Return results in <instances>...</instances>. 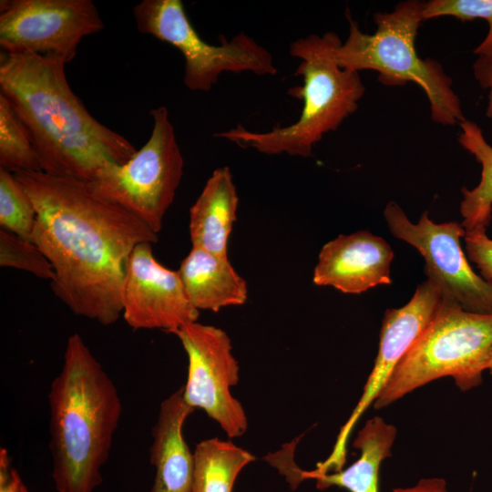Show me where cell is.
Wrapping results in <instances>:
<instances>
[{
	"instance_id": "4fadbf2b",
	"label": "cell",
	"mask_w": 492,
	"mask_h": 492,
	"mask_svg": "<svg viewBox=\"0 0 492 492\" xmlns=\"http://www.w3.org/2000/svg\"><path fill=\"white\" fill-rule=\"evenodd\" d=\"M122 316L132 329H161L174 333L197 322L178 272L160 264L152 243L136 246L128 259L122 286Z\"/></svg>"
},
{
	"instance_id": "8992f818",
	"label": "cell",
	"mask_w": 492,
	"mask_h": 492,
	"mask_svg": "<svg viewBox=\"0 0 492 492\" xmlns=\"http://www.w3.org/2000/svg\"><path fill=\"white\" fill-rule=\"evenodd\" d=\"M492 349V313L464 310L442 295L425 329L402 358L374 402L381 409L418 387L446 376L461 391L482 383Z\"/></svg>"
},
{
	"instance_id": "cb8c5ba5",
	"label": "cell",
	"mask_w": 492,
	"mask_h": 492,
	"mask_svg": "<svg viewBox=\"0 0 492 492\" xmlns=\"http://www.w3.org/2000/svg\"><path fill=\"white\" fill-rule=\"evenodd\" d=\"M422 15L424 20L444 15L461 21L486 20L489 26L488 32L474 53L479 56L492 51V0H430L424 3Z\"/></svg>"
},
{
	"instance_id": "9a60e30c",
	"label": "cell",
	"mask_w": 492,
	"mask_h": 492,
	"mask_svg": "<svg viewBox=\"0 0 492 492\" xmlns=\"http://www.w3.org/2000/svg\"><path fill=\"white\" fill-rule=\"evenodd\" d=\"M395 436L396 428L382 417L366 421L354 442V446L361 452L360 457L338 472L314 474L302 470L293 462L289 449L272 454L266 460L286 477L292 488L304 479H314L319 489L335 486L349 492H379L380 466L391 456Z\"/></svg>"
},
{
	"instance_id": "5b68a950",
	"label": "cell",
	"mask_w": 492,
	"mask_h": 492,
	"mask_svg": "<svg viewBox=\"0 0 492 492\" xmlns=\"http://www.w3.org/2000/svg\"><path fill=\"white\" fill-rule=\"evenodd\" d=\"M424 3L406 0L398 3L391 12H376V30L371 35L362 32L347 11L349 33L337 47L335 59L346 70L376 71L378 81L384 86L417 84L428 98L434 122L445 126L460 124L466 118L452 87V78L438 61L423 59L416 52L415 39L424 21Z\"/></svg>"
},
{
	"instance_id": "3957f363",
	"label": "cell",
	"mask_w": 492,
	"mask_h": 492,
	"mask_svg": "<svg viewBox=\"0 0 492 492\" xmlns=\"http://www.w3.org/2000/svg\"><path fill=\"white\" fill-rule=\"evenodd\" d=\"M52 477L58 492H94L118 426L117 387L82 337L71 334L48 393Z\"/></svg>"
},
{
	"instance_id": "83f0119b",
	"label": "cell",
	"mask_w": 492,
	"mask_h": 492,
	"mask_svg": "<svg viewBox=\"0 0 492 492\" xmlns=\"http://www.w3.org/2000/svg\"><path fill=\"white\" fill-rule=\"evenodd\" d=\"M393 492H447L446 480L439 477L422 478L411 487H395Z\"/></svg>"
},
{
	"instance_id": "7c38bea8",
	"label": "cell",
	"mask_w": 492,
	"mask_h": 492,
	"mask_svg": "<svg viewBox=\"0 0 492 492\" xmlns=\"http://www.w3.org/2000/svg\"><path fill=\"white\" fill-rule=\"evenodd\" d=\"M442 292L431 281L421 282L411 300L400 308L384 312L374 367L358 404L342 426L330 456L317 464L316 474L338 472L346 462L348 438L361 415L388 383L396 366L436 313Z\"/></svg>"
},
{
	"instance_id": "484cf974",
	"label": "cell",
	"mask_w": 492,
	"mask_h": 492,
	"mask_svg": "<svg viewBox=\"0 0 492 492\" xmlns=\"http://www.w3.org/2000/svg\"><path fill=\"white\" fill-rule=\"evenodd\" d=\"M0 492H28L5 448L0 449Z\"/></svg>"
},
{
	"instance_id": "4316f807",
	"label": "cell",
	"mask_w": 492,
	"mask_h": 492,
	"mask_svg": "<svg viewBox=\"0 0 492 492\" xmlns=\"http://www.w3.org/2000/svg\"><path fill=\"white\" fill-rule=\"evenodd\" d=\"M473 73L479 85L488 89V102L486 114L492 124V51L479 55L473 63Z\"/></svg>"
},
{
	"instance_id": "277c9868",
	"label": "cell",
	"mask_w": 492,
	"mask_h": 492,
	"mask_svg": "<svg viewBox=\"0 0 492 492\" xmlns=\"http://www.w3.org/2000/svg\"><path fill=\"white\" fill-rule=\"evenodd\" d=\"M341 44L336 33L326 32L309 35L290 45V55L301 60L295 75L303 82L288 90L290 96L303 102L294 123L260 133L239 125L215 137L268 155L312 156L323 135L337 129L357 110L365 93L359 72L338 66L335 52Z\"/></svg>"
},
{
	"instance_id": "d6986e66",
	"label": "cell",
	"mask_w": 492,
	"mask_h": 492,
	"mask_svg": "<svg viewBox=\"0 0 492 492\" xmlns=\"http://www.w3.org/2000/svg\"><path fill=\"white\" fill-rule=\"evenodd\" d=\"M459 125L458 143L482 168L479 183L472 190L462 188L461 224L466 231L487 229L492 219V146L487 142L476 122L465 119Z\"/></svg>"
},
{
	"instance_id": "5bb4252c",
	"label": "cell",
	"mask_w": 492,
	"mask_h": 492,
	"mask_svg": "<svg viewBox=\"0 0 492 492\" xmlns=\"http://www.w3.org/2000/svg\"><path fill=\"white\" fill-rule=\"evenodd\" d=\"M394 256L387 241L367 231L339 235L320 251L313 281L344 293H362L392 283Z\"/></svg>"
},
{
	"instance_id": "ffe728a7",
	"label": "cell",
	"mask_w": 492,
	"mask_h": 492,
	"mask_svg": "<svg viewBox=\"0 0 492 492\" xmlns=\"http://www.w3.org/2000/svg\"><path fill=\"white\" fill-rule=\"evenodd\" d=\"M193 458L191 492H232L241 469L255 459L249 451L219 438L200 442Z\"/></svg>"
},
{
	"instance_id": "44dd1931",
	"label": "cell",
	"mask_w": 492,
	"mask_h": 492,
	"mask_svg": "<svg viewBox=\"0 0 492 492\" xmlns=\"http://www.w3.org/2000/svg\"><path fill=\"white\" fill-rule=\"evenodd\" d=\"M0 168L12 173L42 171L32 140L7 99L0 94Z\"/></svg>"
},
{
	"instance_id": "2e32d148",
	"label": "cell",
	"mask_w": 492,
	"mask_h": 492,
	"mask_svg": "<svg viewBox=\"0 0 492 492\" xmlns=\"http://www.w3.org/2000/svg\"><path fill=\"white\" fill-rule=\"evenodd\" d=\"M194 411L183 398V386L164 399L152 428L149 460L155 467L150 492H191L194 458L182 427Z\"/></svg>"
},
{
	"instance_id": "9c48e42d",
	"label": "cell",
	"mask_w": 492,
	"mask_h": 492,
	"mask_svg": "<svg viewBox=\"0 0 492 492\" xmlns=\"http://www.w3.org/2000/svg\"><path fill=\"white\" fill-rule=\"evenodd\" d=\"M384 217L390 232L423 256L427 280L439 288L443 296L451 298L466 311L492 313V282L477 274L469 264L460 243L466 235L461 223H436L427 210L414 223L395 201L387 203Z\"/></svg>"
},
{
	"instance_id": "6da1fadb",
	"label": "cell",
	"mask_w": 492,
	"mask_h": 492,
	"mask_svg": "<svg viewBox=\"0 0 492 492\" xmlns=\"http://www.w3.org/2000/svg\"><path fill=\"white\" fill-rule=\"evenodd\" d=\"M14 174L34 203L31 241L53 266L55 296L76 315L115 323L128 259L137 245L156 243L158 234L91 181L44 171Z\"/></svg>"
},
{
	"instance_id": "7a4b0ae2",
	"label": "cell",
	"mask_w": 492,
	"mask_h": 492,
	"mask_svg": "<svg viewBox=\"0 0 492 492\" xmlns=\"http://www.w3.org/2000/svg\"><path fill=\"white\" fill-rule=\"evenodd\" d=\"M65 66L46 56L1 52L0 94L25 126L42 171L93 181L137 149L89 113L71 89Z\"/></svg>"
},
{
	"instance_id": "30bf717a",
	"label": "cell",
	"mask_w": 492,
	"mask_h": 492,
	"mask_svg": "<svg viewBox=\"0 0 492 492\" xmlns=\"http://www.w3.org/2000/svg\"><path fill=\"white\" fill-rule=\"evenodd\" d=\"M104 26L91 0L0 1V46L8 54H36L66 65L81 40Z\"/></svg>"
},
{
	"instance_id": "d4e9b609",
	"label": "cell",
	"mask_w": 492,
	"mask_h": 492,
	"mask_svg": "<svg viewBox=\"0 0 492 492\" xmlns=\"http://www.w3.org/2000/svg\"><path fill=\"white\" fill-rule=\"evenodd\" d=\"M487 229H476L466 231L465 245L468 259L476 264L481 277L492 282V239Z\"/></svg>"
},
{
	"instance_id": "8fae6325",
	"label": "cell",
	"mask_w": 492,
	"mask_h": 492,
	"mask_svg": "<svg viewBox=\"0 0 492 492\" xmlns=\"http://www.w3.org/2000/svg\"><path fill=\"white\" fill-rule=\"evenodd\" d=\"M173 333L189 360L184 401L193 409L204 410L229 437L241 436L248 420L242 405L231 393V387L239 382L240 368L228 334L197 322L184 324Z\"/></svg>"
},
{
	"instance_id": "52a82bcc",
	"label": "cell",
	"mask_w": 492,
	"mask_h": 492,
	"mask_svg": "<svg viewBox=\"0 0 492 492\" xmlns=\"http://www.w3.org/2000/svg\"><path fill=\"white\" fill-rule=\"evenodd\" d=\"M133 15L141 34L168 43L182 54L183 82L191 91H210L223 72L277 73L272 54L243 32L231 40L221 36L219 46L204 41L180 0H143L133 7Z\"/></svg>"
},
{
	"instance_id": "7402d4cb",
	"label": "cell",
	"mask_w": 492,
	"mask_h": 492,
	"mask_svg": "<svg viewBox=\"0 0 492 492\" xmlns=\"http://www.w3.org/2000/svg\"><path fill=\"white\" fill-rule=\"evenodd\" d=\"M36 220L34 203L15 175L0 168L1 229L31 241Z\"/></svg>"
},
{
	"instance_id": "e0dca14e",
	"label": "cell",
	"mask_w": 492,
	"mask_h": 492,
	"mask_svg": "<svg viewBox=\"0 0 492 492\" xmlns=\"http://www.w3.org/2000/svg\"><path fill=\"white\" fill-rule=\"evenodd\" d=\"M187 297L198 311L218 312L222 307L241 305L248 298L245 280L228 256L192 247L178 271Z\"/></svg>"
},
{
	"instance_id": "603a6c76",
	"label": "cell",
	"mask_w": 492,
	"mask_h": 492,
	"mask_svg": "<svg viewBox=\"0 0 492 492\" xmlns=\"http://www.w3.org/2000/svg\"><path fill=\"white\" fill-rule=\"evenodd\" d=\"M0 266L28 272L38 278L55 279L53 266L32 241L5 230H0Z\"/></svg>"
},
{
	"instance_id": "ba28073f",
	"label": "cell",
	"mask_w": 492,
	"mask_h": 492,
	"mask_svg": "<svg viewBox=\"0 0 492 492\" xmlns=\"http://www.w3.org/2000/svg\"><path fill=\"white\" fill-rule=\"evenodd\" d=\"M149 114L153 127L143 147L126 163L103 169L91 182L99 194L158 234L179 186L184 160L168 108L160 106Z\"/></svg>"
},
{
	"instance_id": "ac0fdd59",
	"label": "cell",
	"mask_w": 492,
	"mask_h": 492,
	"mask_svg": "<svg viewBox=\"0 0 492 492\" xmlns=\"http://www.w3.org/2000/svg\"><path fill=\"white\" fill-rule=\"evenodd\" d=\"M239 197L228 167L216 169L190 209L192 247L227 256Z\"/></svg>"
},
{
	"instance_id": "f1b7e54d",
	"label": "cell",
	"mask_w": 492,
	"mask_h": 492,
	"mask_svg": "<svg viewBox=\"0 0 492 492\" xmlns=\"http://www.w3.org/2000/svg\"><path fill=\"white\" fill-rule=\"evenodd\" d=\"M487 371L489 372L490 374H492V349L490 351V354L488 355L487 363Z\"/></svg>"
}]
</instances>
